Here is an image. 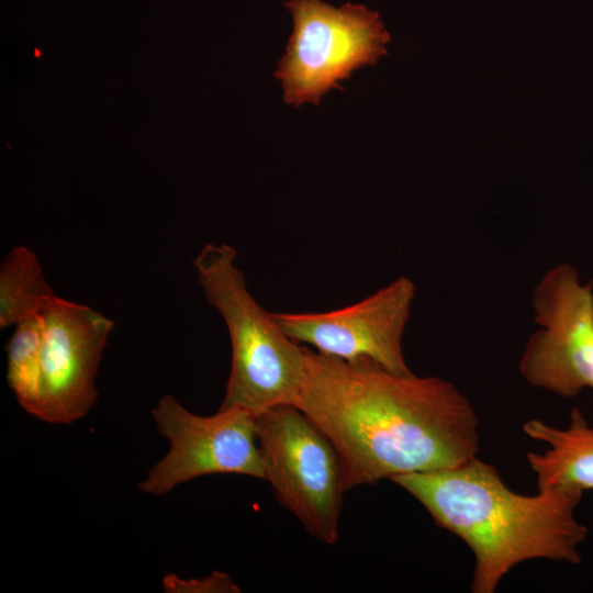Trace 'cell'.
<instances>
[{
    "instance_id": "obj_1",
    "label": "cell",
    "mask_w": 593,
    "mask_h": 593,
    "mask_svg": "<svg viewBox=\"0 0 593 593\" xmlns=\"http://www.w3.org/2000/svg\"><path fill=\"white\" fill-rule=\"evenodd\" d=\"M296 407L337 450L346 492L456 468L479 450L474 410L451 382L393 372L369 358L344 360L306 347Z\"/></svg>"
},
{
    "instance_id": "obj_2",
    "label": "cell",
    "mask_w": 593,
    "mask_h": 593,
    "mask_svg": "<svg viewBox=\"0 0 593 593\" xmlns=\"http://www.w3.org/2000/svg\"><path fill=\"white\" fill-rule=\"evenodd\" d=\"M414 496L435 523L460 537L475 558L471 591L493 593L516 564L536 558L578 564L588 529L574 517L583 492L550 489L522 495L475 457L450 469L390 479Z\"/></svg>"
},
{
    "instance_id": "obj_3",
    "label": "cell",
    "mask_w": 593,
    "mask_h": 593,
    "mask_svg": "<svg viewBox=\"0 0 593 593\" xmlns=\"http://www.w3.org/2000/svg\"><path fill=\"white\" fill-rule=\"evenodd\" d=\"M237 251L209 243L192 260L206 301L222 316L231 339V371L220 409L255 417L283 404L296 406L305 374L306 347L288 337L249 293Z\"/></svg>"
},
{
    "instance_id": "obj_4",
    "label": "cell",
    "mask_w": 593,
    "mask_h": 593,
    "mask_svg": "<svg viewBox=\"0 0 593 593\" xmlns=\"http://www.w3.org/2000/svg\"><path fill=\"white\" fill-rule=\"evenodd\" d=\"M293 30L273 72L283 101L318 105L340 81L387 55L390 35L378 12L363 4L331 5L322 0H288Z\"/></svg>"
},
{
    "instance_id": "obj_5",
    "label": "cell",
    "mask_w": 593,
    "mask_h": 593,
    "mask_svg": "<svg viewBox=\"0 0 593 593\" xmlns=\"http://www.w3.org/2000/svg\"><path fill=\"white\" fill-rule=\"evenodd\" d=\"M266 481L278 502L315 539L338 538L344 488L337 450L296 406L283 404L256 416Z\"/></svg>"
},
{
    "instance_id": "obj_6",
    "label": "cell",
    "mask_w": 593,
    "mask_h": 593,
    "mask_svg": "<svg viewBox=\"0 0 593 593\" xmlns=\"http://www.w3.org/2000/svg\"><path fill=\"white\" fill-rule=\"evenodd\" d=\"M153 417L170 446L137 488L164 495L192 479L210 474H242L266 480L256 434V417L237 409H220L212 416L188 411L171 394L159 399Z\"/></svg>"
},
{
    "instance_id": "obj_7",
    "label": "cell",
    "mask_w": 593,
    "mask_h": 593,
    "mask_svg": "<svg viewBox=\"0 0 593 593\" xmlns=\"http://www.w3.org/2000/svg\"><path fill=\"white\" fill-rule=\"evenodd\" d=\"M532 307L540 328L526 343L522 376L563 398L593 391V280L581 284L574 267L559 264L535 286Z\"/></svg>"
},
{
    "instance_id": "obj_8",
    "label": "cell",
    "mask_w": 593,
    "mask_h": 593,
    "mask_svg": "<svg viewBox=\"0 0 593 593\" xmlns=\"http://www.w3.org/2000/svg\"><path fill=\"white\" fill-rule=\"evenodd\" d=\"M41 315V387L32 416L51 424H71L96 403V377L114 323L88 305L58 296Z\"/></svg>"
},
{
    "instance_id": "obj_9",
    "label": "cell",
    "mask_w": 593,
    "mask_h": 593,
    "mask_svg": "<svg viewBox=\"0 0 593 593\" xmlns=\"http://www.w3.org/2000/svg\"><path fill=\"white\" fill-rule=\"evenodd\" d=\"M414 296V283L400 277L342 309L271 314L288 337L320 354L344 360L369 358L390 371L409 373L402 339Z\"/></svg>"
},
{
    "instance_id": "obj_10",
    "label": "cell",
    "mask_w": 593,
    "mask_h": 593,
    "mask_svg": "<svg viewBox=\"0 0 593 593\" xmlns=\"http://www.w3.org/2000/svg\"><path fill=\"white\" fill-rule=\"evenodd\" d=\"M523 430L530 438L549 445L544 454H527L539 491L593 489V426L579 409H572L567 428L530 419L523 425Z\"/></svg>"
},
{
    "instance_id": "obj_11",
    "label": "cell",
    "mask_w": 593,
    "mask_h": 593,
    "mask_svg": "<svg viewBox=\"0 0 593 593\" xmlns=\"http://www.w3.org/2000/svg\"><path fill=\"white\" fill-rule=\"evenodd\" d=\"M55 296L36 255L14 246L0 266V328L41 314Z\"/></svg>"
},
{
    "instance_id": "obj_12",
    "label": "cell",
    "mask_w": 593,
    "mask_h": 593,
    "mask_svg": "<svg viewBox=\"0 0 593 593\" xmlns=\"http://www.w3.org/2000/svg\"><path fill=\"white\" fill-rule=\"evenodd\" d=\"M44 321L33 315L15 325L5 350L7 381L19 404L32 415L40 394Z\"/></svg>"
},
{
    "instance_id": "obj_13",
    "label": "cell",
    "mask_w": 593,
    "mask_h": 593,
    "mask_svg": "<svg viewBox=\"0 0 593 593\" xmlns=\"http://www.w3.org/2000/svg\"><path fill=\"white\" fill-rule=\"evenodd\" d=\"M165 592L169 593H233L240 592L234 581L223 572H212L203 579H180L176 574H167L163 579Z\"/></svg>"
}]
</instances>
